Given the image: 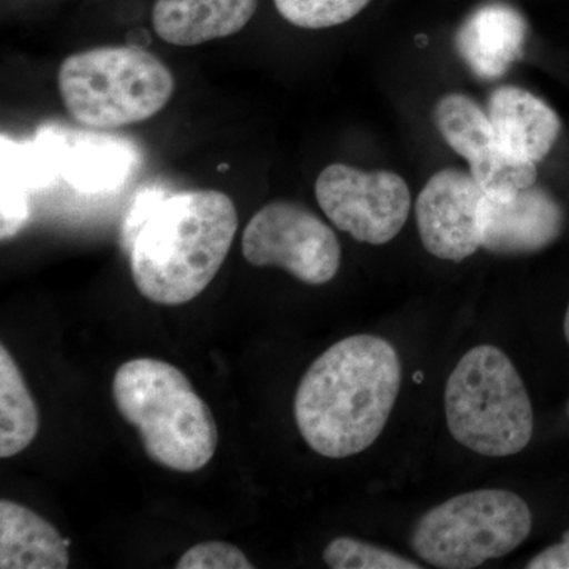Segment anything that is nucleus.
Returning a JSON list of instances; mask_svg holds the SVG:
<instances>
[{"instance_id": "nucleus-11", "label": "nucleus", "mask_w": 569, "mask_h": 569, "mask_svg": "<svg viewBox=\"0 0 569 569\" xmlns=\"http://www.w3.org/2000/svg\"><path fill=\"white\" fill-rule=\"evenodd\" d=\"M563 228V208L537 183L508 197L486 194L479 212L481 249L498 257L541 252L560 238Z\"/></svg>"}, {"instance_id": "nucleus-15", "label": "nucleus", "mask_w": 569, "mask_h": 569, "mask_svg": "<svg viewBox=\"0 0 569 569\" xmlns=\"http://www.w3.org/2000/svg\"><path fill=\"white\" fill-rule=\"evenodd\" d=\"M69 546L58 529L32 509L0 501V568L66 569Z\"/></svg>"}, {"instance_id": "nucleus-12", "label": "nucleus", "mask_w": 569, "mask_h": 569, "mask_svg": "<svg viewBox=\"0 0 569 569\" xmlns=\"http://www.w3.org/2000/svg\"><path fill=\"white\" fill-rule=\"evenodd\" d=\"M529 24L515 7L482 3L456 32V51L468 70L482 81L503 77L523 56Z\"/></svg>"}, {"instance_id": "nucleus-6", "label": "nucleus", "mask_w": 569, "mask_h": 569, "mask_svg": "<svg viewBox=\"0 0 569 569\" xmlns=\"http://www.w3.org/2000/svg\"><path fill=\"white\" fill-rule=\"evenodd\" d=\"M527 501L505 489H479L449 498L419 518L410 546L436 568L471 569L501 559L529 538Z\"/></svg>"}, {"instance_id": "nucleus-19", "label": "nucleus", "mask_w": 569, "mask_h": 569, "mask_svg": "<svg viewBox=\"0 0 569 569\" xmlns=\"http://www.w3.org/2000/svg\"><path fill=\"white\" fill-rule=\"evenodd\" d=\"M178 569H252L241 549L223 541H206L193 546L176 563Z\"/></svg>"}, {"instance_id": "nucleus-20", "label": "nucleus", "mask_w": 569, "mask_h": 569, "mask_svg": "<svg viewBox=\"0 0 569 569\" xmlns=\"http://www.w3.org/2000/svg\"><path fill=\"white\" fill-rule=\"evenodd\" d=\"M529 569H569V530L561 541L542 550L527 565Z\"/></svg>"}, {"instance_id": "nucleus-16", "label": "nucleus", "mask_w": 569, "mask_h": 569, "mask_svg": "<svg viewBox=\"0 0 569 569\" xmlns=\"http://www.w3.org/2000/svg\"><path fill=\"white\" fill-rule=\"evenodd\" d=\"M40 415L20 367L0 347V458L20 455L36 440Z\"/></svg>"}, {"instance_id": "nucleus-17", "label": "nucleus", "mask_w": 569, "mask_h": 569, "mask_svg": "<svg viewBox=\"0 0 569 569\" xmlns=\"http://www.w3.org/2000/svg\"><path fill=\"white\" fill-rule=\"evenodd\" d=\"M372 0H274L284 21L301 29H329L353 20Z\"/></svg>"}, {"instance_id": "nucleus-7", "label": "nucleus", "mask_w": 569, "mask_h": 569, "mask_svg": "<svg viewBox=\"0 0 569 569\" xmlns=\"http://www.w3.org/2000/svg\"><path fill=\"white\" fill-rule=\"evenodd\" d=\"M242 254L257 268L274 266L307 284L331 282L342 260L331 227L293 201H272L254 213L242 234Z\"/></svg>"}, {"instance_id": "nucleus-5", "label": "nucleus", "mask_w": 569, "mask_h": 569, "mask_svg": "<svg viewBox=\"0 0 569 569\" xmlns=\"http://www.w3.org/2000/svg\"><path fill=\"white\" fill-rule=\"evenodd\" d=\"M449 432L488 458H508L529 447L533 408L518 370L500 348L479 346L458 362L445 389Z\"/></svg>"}, {"instance_id": "nucleus-14", "label": "nucleus", "mask_w": 569, "mask_h": 569, "mask_svg": "<svg viewBox=\"0 0 569 569\" xmlns=\"http://www.w3.org/2000/svg\"><path fill=\"white\" fill-rule=\"evenodd\" d=\"M258 10V0H156L153 31L174 47H197L241 32Z\"/></svg>"}, {"instance_id": "nucleus-21", "label": "nucleus", "mask_w": 569, "mask_h": 569, "mask_svg": "<svg viewBox=\"0 0 569 569\" xmlns=\"http://www.w3.org/2000/svg\"><path fill=\"white\" fill-rule=\"evenodd\" d=\"M563 331H565V337H567V342L569 343V305H568L567 313H565Z\"/></svg>"}, {"instance_id": "nucleus-4", "label": "nucleus", "mask_w": 569, "mask_h": 569, "mask_svg": "<svg viewBox=\"0 0 569 569\" xmlns=\"http://www.w3.org/2000/svg\"><path fill=\"white\" fill-rule=\"evenodd\" d=\"M58 88L74 121L112 130L159 114L173 97L174 77L140 47H100L63 59Z\"/></svg>"}, {"instance_id": "nucleus-22", "label": "nucleus", "mask_w": 569, "mask_h": 569, "mask_svg": "<svg viewBox=\"0 0 569 569\" xmlns=\"http://www.w3.org/2000/svg\"><path fill=\"white\" fill-rule=\"evenodd\" d=\"M415 380H417L418 383H421V381H422V372H417V376H415Z\"/></svg>"}, {"instance_id": "nucleus-9", "label": "nucleus", "mask_w": 569, "mask_h": 569, "mask_svg": "<svg viewBox=\"0 0 569 569\" xmlns=\"http://www.w3.org/2000/svg\"><path fill=\"white\" fill-rule=\"evenodd\" d=\"M433 119L449 148L470 164V173L489 197H508L535 186L537 163L501 148L488 112L463 93L438 100Z\"/></svg>"}, {"instance_id": "nucleus-2", "label": "nucleus", "mask_w": 569, "mask_h": 569, "mask_svg": "<svg viewBox=\"0 0 569 569\" xmlns=\"http://www.w3.org/2000/svg\"><path fill=\"white\" fill-rule=\"evenodd\" d=\"M236 231L233 200L219 190H189L162 198L130 242L134 287L156 305L192 301L222 268Z\"/></svg>"}, {"instance_id": "nucleus-10", "label": "nucleus", "mask_w": 569, "mask_h": 569, "mask_svg": "<svg viewBox=\"0 0 569 569\" xmlns=\"http://www.w3.org/2000/svg\"><path fill=\"white\" fill-rule=\"evenodd\" d=\"M485 190L471 173L445 168L427 181L415 213L419 238L430 254L440 260H467L481 249L479 212Z\"/></svg>"}, {"instance_id": "nucleus-18", "label": "nucleus", "mask_w": 569, "mask_h": 569, "mask_svg": "<svg viewBox=\"0 0 569 569\" xmlns=\"http://www.w3.org/2000/svg\"><path fill=\"white\" fill-rule=\"evenodd\" d=\"M326 567L332 569H421V565L355 538H336L323 550Z\"/></svg>"}, {"instance_id": "nucleus-13", "label": "nucleus", "mask_w": 569, "mask_h": 569, "mask_svg": "<svg viewBox=\"0 0 569 569\" xmlns=\"http://www.w3.org/2000/svg\"><path fill=\"white\" fill-rule=\"evenodd\" d=\"M488 116L501 148L519 159L542 162L559 141V114L518 86H501L490 93Z\"/></svg>"}, {"instance_id": "nucleus-23", "label": "nucleus", "mask_w": 569, "mask_h": 569, "mask_svg": "<svg viewBox=\"0 0 569 569\" xmlns=\"http://www.w3.org/2000/svg\"><path fill=\"white\" fill-rule=\"evenodd\" d=\"M568 417H569V403H568Z\"/></svg>"}, {"instance_id": "nucleus-1", "label": "nucleus", "mask_w": 569, "mask_h": 569, "mask_svg": "<svg viewBox=\"0 0 569 569\" xmlns=\"http://www.w3.org/2000/svg\"><path fill=\"white\" fill-rule=\"evenodd\" d=\"M402 383L396 348L383 337L358 335L318 356L295 397L299 432L313 451L347 459L376 443Z\"/></svg>"}, {"instance_id": "nucleus-8", "label": "nucleus", "mask_w": 569, "mask_h": 569, "mask_svg": "<svg viewBox=\"0 0 569 569\" xmlns=\"http://www.w3.org/2000/svg\"><path fill=\"white\" fill-rule=\"evenodd\" d=\"M318 204L343 233L370 246L391 242L406 227L411 193L392 171H362L332 163L318 174Z\"/></svg>"}, {"instance_id": "nucleus-3", "label": "nucleus", "mask_w": 569, "mask_h": 569, "mask_svg": "<svg viewBox=\"0 0 569 569\" xmlns=\"http://www.w3.org/2000/svg\"><path fill=\"white\" fill-rule=\"evenodd\" d=\"M112 399L153 462L181 473L211 462L219 445L216 419L178 367L162 359H130L116 372Z\"/></svg>"}]
</instances>
